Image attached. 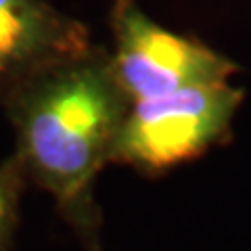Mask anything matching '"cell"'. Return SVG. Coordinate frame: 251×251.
Masks as SVG:
<instances>
[{"label":"cell","instance_id":"cell-1","mask_svg":"<svg viewBox=\"0 0 251 251\" xmlns=\"http://www.w3.org/2000/svg\"><path fill=\"white\" fill-rule=\"evenodd\" d=\"M130 105L111 50L92 44L27 77L0 107L13 128V157L27 184L49 195L90 243L99 230L94 182L111 166Z\"/></svg>","mask_w":251,"mask_h":251},{"label":"cell","instance_id":"cell-2","mask_svg":"<svg viewBox=\"0 0 251 251\" xmlns=\"http://www.w3.org/2000/svg\"><path fill=\"white\" fill-rule=\"evenodd\" d=\"M245 90L232 82L191 86L132 100L111 163L147 178L195 161L232 138Z\"/></svg>","mask_w":251,"mask_h":251},{"label":"cell","instance_id":"cell-3","mask_svg":"<svg viewBox=\"0 0 251 251\" xmlns=\"http://www.w3.org/2000/svg\"><path fill=\"white\" fill-rule=\"evenodd\" d=\"M109 27L115 75L132 100L230 82L241 69L205 42L159 25L136 0H111Z\"/></svg>","mask_w":251,"mask_h":251},{"label":"cell","instance_id":"cell-4","mask_svg":"<svg viewBox=\"0 0 251 251\" xmlns=\"http://www.w3.org/2000/svg\"><path fill=\"white\" fill-rule=\"evenodd\" d=\"M92 44L88 25L49 0H0V107L27 77Z\"/></svg>","mask_w":251,"mask_h":251},{"label":"cell","instance_id":"cell-5","mask_svg":"<svg viewBox=\"0 0 251 251\" xmlns=\"http://www.w3.org/2000/svg\"><path fill=\"white\" fill-rule=\"evenodd\" d=\"M27 186L17 159L11 155L0 163V251H9L19 226L21 193Z\"/></svg>","mask_w":251,"mask_h":251}]
</instances>
